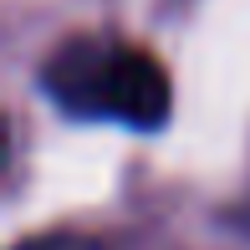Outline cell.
Returning <instances> with one entry per match:
<instances>
[{
    "instance_id": "obj_1",
    "label": "cell",
    "mask_w": 250,
    "mask_h": 250,
    "mask_svg": "<svg viewBox=\"0 0 250 250\" xmlns=\"http://www.w3.org/2000/svg\"><path fill=\"white\" fill-rule=\"evenodd\" d=\"M41 92L72 118H107L128 128H164L174 107L168 72L153 51L123 36H66L41 62Z\"/></svg>"
},
{
    "instance_id": "obj_2",
    "label": "cell",
    "mask_w": 250,
    "mask_h": 250,
    "mask_svg": "<svg viewBox=\"0 0 250 250\" xmlns=\"http://www.w3.org/2000/svg\"><path fill=\"white\" fill-rule=\"evenodd\" d=\"M10 250H107L97 235H77V230H51V235H26Z\"/></svg>"
},
{
    "instance_id": "obj_3",
    "label": "cell",
    "mask_w": 250,
    "mask_h": 250,
    "mask_svg": "<svg viewBox=\"0 0 250 250\" xmlns=\"http://www.w3.org/2000/svg\"><path fill=\"white\" fill-rule=\"evenodd\" d=\"M235 225H240V230H245V235H250V199H245V204H240V214H235Z\"/></svg>"
}]
</instances>
